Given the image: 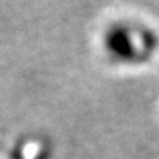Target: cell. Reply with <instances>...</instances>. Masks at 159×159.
Returning <instances> with one entry per match:
<instances>
[{"label":"cell","mask_w":159,"mask_h":159,"mask_svg":"<svg viewBox=\"0 0 159 159\" xmlns=\"http://www.w3.org/2000/svg\"><path fill=\"white\" fill-rule=\"evenodd\" d=\"M103 44L108 55L116 62L140 63L156 49V35L143 25L116 22L105 33Z\"/></svg>","instance_id":"cell-1"}]
</instances>
